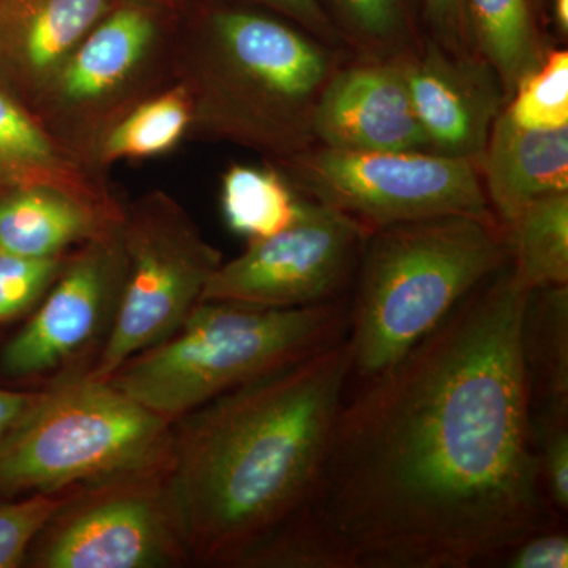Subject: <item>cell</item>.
Here are the masks:
<instances>
[{
	"label": "cell",
	"instance_id": "cell-1",
	"mask_svg": "<svg viewBox=\"0 0 568 568\" xmlns=\"http://www.w3.org/2000/svg\"><path fill=\"white\" fill-rule=\"evenodd\" d=\"M529 291L504 265L343 402L315 485L253 567L499 566L560 526L521 354Z\"/></svg>",
	"mask_w": 568,
	"mask_h": 568
},
{
	"label": "cell",
	"instance_id": "cell-2",
	"mask_svg": "<svg viewBox=\"0 0 568 568\" xmlns=\"http://www.w3.org/2000/svg\"><path fill=\"white\" fill-rule=\"evenodd\" d=\"M353 376L345 338L175 422L171 496L190 562L252 567L312 491Z\"/></svg>",
	"mask_w": 568,
	"mask_h": 568
},
{
	"label": "cell",
	"instance_id": "cell-3",
	"mask_svg": "<svg viewBox=\"0 0 568 568\" xmlns=\"http://www.w3.org/2000/svg\"><path fill=\"white\" fill-rule=\"evenodd\" d=\"M347 52L272 14L213 10L181 54L192 130L274 162L297 155L316 144L317 102Z\"/></svg>",
	"mask_w": 568,
	"mask_h": 568
},
{
	"label": "cell",
	"instance_id": "cell-4",
	"mask_svg": "<svg viewBox=\"0 0 568 568\" xmlns=\"http://www.w3.org/2000/svg\"><path fill=\"white\" fill-rule=\"evenodd\" d=\"M507 264L503 226L473 216H435L369 233L347 306L353 375L366 379L394 365Z\"/></svg>",
	"mask_w": 568,
	"mask_h": 568
},
{
	"label": "cell",
	"instance_id": "cell-5",
	"mask_svg": "<svg viewBox=\"0 0 568 568\" xmlns=\"http://www.w3.org/2000/svg\"><path fill=\"white\" fill-rule=\"evenodd\" d=\"M346 332L342 301L302 308L204 301L173 336L134 355L108 381L175 424L227 392L334 345Z\"/></svg>",
	"mask_w": 568,
	"mask_h": 568
},
{
	"label": "cell",
	"instance_id": "cell-6",
	"mask_svg": "<svg viewBox=\"0 0 568 568\" xmlns=\"http://www.w3.org/2000/svg\"><path fill=\"white\" fill-rule=\"evenodd\" d=\"M173 422L84 366L61 373L0 437V497L63 495L170 466Z\"/></svg>",
	"mask_w": 568,
	"mask_h": 568
},
{
	"label": "cell",
	"instance_id": "cell-7",
	"mask_svg": "<svg viewBox=\"0 0 568 568\" xmlns=\"http://www.w3.org/2000/svg\"><path fill=\"white\" fill-rule=\"evenodd\" d=\"M125 283L114 323L89 373L110 379L126 361L173 336L203 302L223 254L189 212L153 190L123 205Z\"/></svg>",
	"mask_w": 568,
	"mask_h": 568
},
{
	"label": "cell",
	"instance_id": "cell-8",
	"mask_svg": "<svg viewBox=\"0 0 568 568\" xmlns=\"http://www.w3.org/2000/svg\"><path fill=\"white\" fill-rule=\"evenodd\" d=\"M274 163L295 192L345 213L368 233L448 215L499 224L473 160L435 152L342 151L315 144Z\"/></svg>",
	"mask_w": 568,
	"mask_h": 568
},
{
	"label": "cell",
	"instance_id": "cell-9",
	"mask_svg": "<svg viewBox=\"0 0 568 568\" xmlns=\"http://www.w3.org/2000/svg\"><path fill=\"white\" fill-rule=\"evenodd\" d=\"M170 466L85 485L40 530L26 562L39 568H160L190 562Z\"/></svg>",
	"mask_w": 568,
	"mask_h": 568
},
{
	"label": "cell",
	"instance_id": "cell-10",
	"mask_svg": "<svg viewBox=\"0 0 568 568\" xmlns=\"http://www.w3.org/2000/svg\"><path fill=\"white\" fill-rule=\"evenodd\" d=\"M160 7L123 0L71 52L32 112L63 148L91 164L97 141L148 91L163 51Z\"/></svg>",
	"mask_w": 568,
	"mask_h": 568
},
{
	"label": "cell",
	"instance_id": "cell-11",
	"mask_svg": "<svg viewBox=\"0 0 568 568\" xmlns=\"http://www.w3.org/2000/svg\"><path fill=\"white\" fill-rule=\"evenodd\" d=\"M368 231L345 213L301 194L290 226L248 241L209 280L204 301L302 308L339 301L354 282Z\"/></svg>",
	"mask_w": 568,
	"mask_h": 568
},
{
	"label": "cell",
	"instance_id": "cell-12",
	"mask_svg": "<svg viewBox=\"0 0 568 568\" xmlns=\"http://www.w3.org/2000/svg\"><path fill=\"white\" fill-rule=\"evenodd\" d=\"M125 274L122 223L71 250L31 321L3 349L7 375L63 373L93 347H102L118 313Z\"/></svg>",
	"mask_w": 568,
	"mask_h": 568
},
{
	"label": "cell",
	"instance_id": "cell-13",
	"mask_svg": "<svg viewBox=\"0 0 568 568\" xmlns=\"http://www.w3.org/2000/svg\"><path fill=\"white\" fill-rule=\"evenodd\" d=\"M429 149L480 163L489 132L506 106L496 71L474 51L418 40L396 55Z\"/></svg>",
	"mask_w": 568,
	"mask_h": 568
},
{
	"label": "cell",
	"instance_id": "cell-14",
	"mask_svg": "<svg viewBox=\"0 0 568 568\" xmlns=\"http://www.w3.org/2000/svg\"><path fill=\"white\" fill-rule=\"evenodd\" d=\"M313 133L342 151L432 152L396 55L347 52L325 82Z\"/></svg>",
	"mask_w": 568,
	"mask_h": 568
},
{
	"label": "cell",
	"instance_id": "cell-15",
	"mask_svg": "<svg viewBox=\"0 0 568 568\" xmlns=\"http://www.w3.org/2000/svg\"><path fill=\"white\" fill-rule=\"evenodd\" d=\"M123 0H0V85L32 111L71 52Z\"/></svg>",
	"mask_w": 568,
	"mask_h": 568
},
{
	"label": "cell",
	"instance_id": "cell-16",
	"mask_svg": "<svg viewBox=\"0 0 568 568\" xmlns=\"http://www.w3.org/2000/svg\"><path fill=\"white\" fill-rule=\"evenodd\" d=\"M123 205L111 194L93 196L33 183L0 192V253L58 257L122 223Z\"/></svg>",
	"mask_w": 568,
	"mask_h": 568
},
{
	"label": "cell",
	"instance_id": "cell-17",
	"mask_svg": "<svg viewBox=\"0 0 568 568\" xmlns=\"http://www.w3.org/2000/svg\"><path fill=\"white\" fill-rule=\"evenodd\" d=\"M478 170L489 209L506 226L529 204L568 193V126L525 129L503 110Z\"/></svg>",
	"mask_w": 568,
	"mask_h": 568
},
{
	"label": "cell",
	"instance_id": "cell-18",
	"mask_svg": "<svg viewBox=\"0 0 568 568\" xmlns=\"http://www.w3.org/2000/svg\"><path fill=\"white\" fill-rule=\"evenodd\" d=\"M63 186L93 196H108L92 168L78 159L13 93L0 85V185Z\"/></svg>",
	"mask_w": 568,
	"mask_h": 568
},
{
	"label": "cell",
	"instance_id": "cell-19",
	"mask_svg": "<svg viewBox=\"0 0 568 568\" xmlns=\"http://www.w3.org/2000/svg\"><path fill=\"white\" fill-rule=\"evenodd\" d=\"M463 7L470 50L491 65L506 100L510 99L518 82L549 50L536 0H463Z\"/></svg>",
	"mask_w": 568,
	"mask_h": 568
},
{
	"label": "cell",
	"instance_id": "cell-20",
	"mask_svg": "<svg viewBox=\"0 0 568 568\" xmlns=\"http://www.w3.org/2000/svg\"><path fill=\"white\" fill-rule=\"evenodd\" d=\"M521 354L538 413L568 414V284L530 291Z\"/></svg>",
	"mask_w": 568,
	"mask_h": 568
},
{
	"label": "cell",
	"instance_id": "cell-21",
	"mask_svg": "<svg viewBox=\"0 0 568 568\" xmlns=\"http://www.w3.org/2000/svg\"><path fill=\"white\" fill-rule=\"evenodd\" d=\"M193 102L182 81L134 104L97 141L92 168L166 155L192 132Z\"/></svg>",
	"mask_w": 568,
	"mask_h": 568
},
{
	"label": "cell",
	"instance_id": "cell-22",
	"mask_svg": "<svg viewBox=\"0 0 568 568\" xmlns=\"http://www.w3.org/2000/svg\"><path fill=\"white\" fill-rule=\"evenodd\" d=\"M508 264L526 291L568 284V193L529 204L503 226Z\"/></svg>",
	"mask_w": 568,
	"mask_h": 568
},
{
	"label": "cell",
	"instance_id": "cell-23",
	"mask_svg": "<svg viewBox=\"0 0 568 568\" xmlns=\"http://www.w3.org/2000/svg\"><path fill=\"white\" fill-rule=\"evenodd\" d=\"M220 203L227 227L248 242L290 226L301 209V194L272 164H231L223 174Z\"/></svg>",
	"mask_w": 568,
	"mask_h": 568
},
{
	"label": "cell",
	"instance_id": "cell-24",
	"mask_svg": "<svg viewBox=\"0 0 568 568\" xmlns=\"http://www.w3.org/2000/svg\"><path fill=\"white\" fill-rule=\"evenodd\" d=\"M345 47L358 54L395 58L417 43L406 0H325Z\"/></svg>",
	"mask_w": 568,
	"mask_h": 568
},
{
	"label": "cell",
	"instance_id": "cell-25",
	"mask_svg": "<svg viewBox=\"0 0 568 568\" xmlns=\"http://www.w3.org/2000/svg\"><path fill=\"white\" fill-rule=\"evenodd\" d=\"M504 111L525 129L568 126V51L549 47L540 63L518 82Z\"/></svg>",
	"mask_w": 568,
	"mask_h": 568
},
{
	"label": "cell",
	"instance_id": "cell-26",
	"mask_svg": "<svg viewBox=\"0 0 568 568\" xmlns=\"http://www.w3.org/2000/svg\"><path fill=\"white\" fill-rule=\"evenodd\" d=\"M67 254L26 257L0 253V323L26 315L40 305L61 274Z\"/></svg>",
	"mask_w": 568,
	"mask_h": 568
},
{
	"label": "cell",
	"instance_id": "cell-27",
	"mask_svg": "<svg viewBox=\"0 0 568 568\" xmlns=\"http://www.w3.org/2000/svg\"><path fill=\"white\" fill-rule=\"evenodd\" d=\"M69 493L0 497V568L26 562L33 540L65 503Z\"/></svg>",
	"mask_w": 568,
	"mask_h": 568
},
{
	"label": "cell",
	"instance_id": "cell-28",
	"mask_svg": "<svg viewBox=\"0 0 568 568\" xmlns=\"http://www.w3.org/2000/svg\"><path fill=\"white\" fill-rule=\"evenodd\" d=\"M541 484L560 515L568 511V414H532Z\"/></svg>",
	"mask_w": 568,
	"mask_h": 568
},
{
	"label": "cell",
	"instance_id": "cell-29",
	"mask_svg": "<svg viewBox=\"0 0 568 568\" xmlns=\"http://www.w3.org/2000/svg\"><path fill=\"white\" fill-rule=\"evenodd\" d=\"M499 566L508 568H567L568 536L562 526L541 530L519 541Z\"/></svg>",
	"mask_w": 568,
	"mask_h": 568
},
{
	"label": "cell",
	"instance_id": "cell-30",
	"mask_svg": "<svg viewBox=\"0 0 568 568\" xmlns=\"http://www.w3.org/2000/svg\"><path fill=\"white\" fill-rule=\"evenodd\" d=\"M424 9L432 29V39L448 51H473L467 36L463 0H424Z\"/></svg>",
	"mask_w": 568,
	"mask_h": 568
},
{
	"label": "cell",
	"instance_id": "cell-31",
	"mask_svg": "<svg viewBox=\"0 0 568 568\" xmlns=\"http://www.w3.org/2000/svg\"><path fill=\"white\" fill-rule=\"evenodd\" d=\"M252 2L282 14L286 20L305 29L306 32L313 33L325 43L345 48L342 37L336 31L334 22L325 13L320 0H252Z\"/></svg>",
	"mask_w": 568,
	"mask_h": 568
},
{
	"label": "cell",
	"instance_id": "cell-32",
	"mask_svg": "<svg viewBox=\"0 0 568 568\" xmlns=\"http://www.w3.org/2000/svg\"><path fill=\"white\" fill-rule=\"evenodd\" d=\"M40 392H14L0 388V437L17 424L32 406Z\"/></svg>",
	"mask_w": 568,
	"mask_h": 568
},
{
	"label": "cell",
	"instance_id": "cell-33",
	"mask_svg": "<svg viewBox=\"0 0 568 568\" xmlns=\"http://www.w3.org/2000/svg\"><path fill=\"white\" fill-rule=\"evenodd\" d=\"M552 22L560 37L568 36V0H552Z\"/></svg>",
	"mask_w": 568,
	"mask_h": 568
},
{
	"label": "cell",
	"instance_id": "cell-34",
	"mask_svg": "<svg viewBox=\"0 0 568 568\" xmlns=\"http://www.w3.org/2000/svg\"><path fill=\"white\" fill-rule=\"evenodd\" d=\"M144 2L152 3V6L160 7V9H175L182 0H144Z\"/></svg>",
	"mask_w": 568,
	"mask_h": 568
},
{
	"label": "cell",
	"instance_id": "cell-35",
	"mask_svg": "<svg viewBox=\"0 0 568 568\" xmlns=\"http://www.w3.org/2000/svg\"><path fill=\"white\" fill-rule=\"evenodd\" d=\"M6 190V186L0 185V192H3Z\"/></svg>",
	"mask_w": 568,
	"mask_h": 568
}]
</instances>
